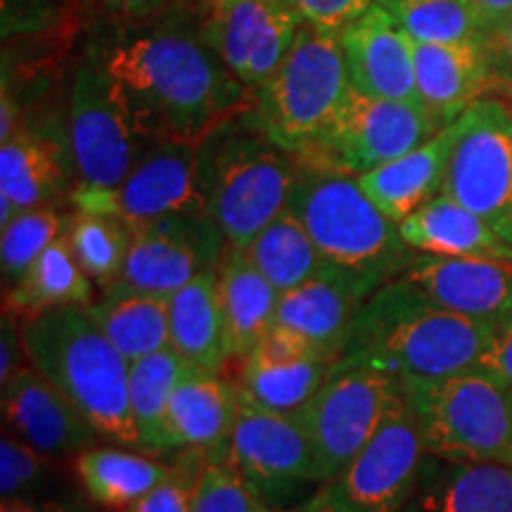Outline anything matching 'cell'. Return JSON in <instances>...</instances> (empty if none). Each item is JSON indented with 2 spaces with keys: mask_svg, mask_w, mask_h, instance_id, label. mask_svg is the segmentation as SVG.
<instances>
[{
  "mask_svg": "<svg viewBox=\"0 0 512 512\" xmlns=\"http://www.w3.org/2000/svg\"><path fill=\"white\" fill-rule=\"evenodd\" d=\"M204 0L124 27L95 48L145 143L204 145L256 110V95L228 72L200 31Z\"/></svg>",
  "mask_w": 512,
  "mask_h": 512,
  "instance_id": "1",
  "label": "cell"
},
{
  "mask_svg": "<svg viewBox=\"0 0 512 512\" xmlns=\"http://www.w3.org/2000/svg\"><path fill=\"white\" fill-rule=\"evenodd\" d=\"M496 328L441 309L396 278L363 304L344 356L380 368L401 382L475 373Z\"/></svg>",
  "mask_w": 512,
  "mask_h": 512,
  "instance_id": "2",
  "label": "cell"
},
{
  "mask_svg": "<svg viewBox=\"0 0 512 512\" xmlns=\"http://www.w3.org/2000/svg\"><path fill=\"white\" fill-rule=\"evenodd\" d=\"M19 325L29 366L74 403L100 439L140 451L128 401L131 363L100 330L88 306H62Z\"/></svg>",
  "mask_w": 512,
  "mask_h": 512,
  "instance_id": "3",
  "label": "cell"
},
{
  "mask_svg": "<svg viewBox=\"0 0 512 512\" xmlns=\"http://www.w3.org/2000/svg\"><path fill=\"white\" fill-rule=\"evenodd\" d=\"M287 211L297 216L325 268L354 280L370 297L411 266L399 223L384 216L356 176L299 166Z\"/></svg>",
  "mask_w": 512,
  "mask_h": 512,
  "instance_id": "4",
  "label": "cell"
},
{
  "mask_svg": "<svg viewBox=\"0 0 512 512\" xmlns=\"http://www.w3.org/2000/svg\"><path fill=\"white\" fill-rule=\"evenodd\" d=\"M207 214L230 247L247 249L290 204L299 164L264 136L252 114L204 143Z\"/></svg>",
  "mask_w": 512,
  "mask_h": 512,
  "instance_id": "5",
  "label": "cell"
},
{
  "mask_svg": "<svg viewBox=\"0 0 512 512\" xmlns=\"http://www.w3.org/2000/svg\"><path fill=\"white\" fill-rule=\"evenodd\" d=\"M349 93L337 36L302 27L283 64L254 93L252 117L273 145L302 164L328 136Z\"/></svg>",
  "mask_w": 512,
  "mask_h": 512,
  "instance_id": "6",
  "label": "cell"
},
{
  "mask_svg": "<svg viewBox=\"0 0 512 512\" xmlns=\"http://www.w3.org/2000/svg\"><path fill=\"white\" fill-rule=\"evenodd\" d=\"M401 384L427 456L512 467V389L482 370Z\"/></svg>",
  "mask_w": 512,
  "mask_h": 512,
  "instance_id": "7",
  "label": "cell"
},
{
  "mask_svg": "<svg viewBox=\"0 0 512 512\" xmlns=\"http://www.w3.org/2000/svg\"><path fill=\"white\" fill-rule=\"evenodd\" d=\"M403 384L380 368L337 358L328 380L297 413L316 451L323 484L337 477L380 430Z\"/></svg>",
  "mask_w": 512,
  "mask_h": 512,
  "instance_id": "8",
  "label": "cell"
},
{
  "mask_svg": "<svg viewBox=\"0 0 512 512\" xmlns=\"http://www.w3.org/2000/svg\"><path fill=\"white\" fill-rule=\"evenodd\" d=\"M69 204L76 211L117 216L131 230H140L166 216L207 214L204 145L152 140L117 188L76 190Z\"/></svg>",
  "mask_w": 512,
  "mask_h": 512,
  "instance_id": "9",
  "label": "cell"
},
{
  "mask_svg": "<svg viewBox=\"0 0 512 512\" xmlns=\"http://www.w3.org/2000/svg\"><path fill=\"white\" fill-rule=\"evenodd\" d=\"M441 195L463 204L512 245V107L484 98L453 121Z\"/></svg>",
  "mask_w": 512,
  "mask_h": 512,
  "instance_id": "10",
  "label": "cell"
},
{
  "mask_svg": "<svg viewBox=\"0 0 512 512\" xmlns=\"http://www.w3.org/2000/svg\"><path fill=\"white\" fill-rule=\"evenodd\" d=\"M145 145L110 72L91 50L69 91V152L76 174L72 192L117 188Z\"/></svg>",
  "mask_w": 512,
  "mask_h": 512,
  "instance_id": "11",
  "label": "cell"
},
{
  "mask_svg": "<svg viewBox=\"0 0 512 512\" xmlns=\"http://www.w3.org/2000/svg\"><path fill=\"white\" fill-rule=\"evenodd\" d=\"M425 458L418 422L401 389L373 439L316 494L330 512H401Z\"/></svg>",
  "mask_w": 512,
  "mask_h": 512,
  "instance_id": "12",
  "label": "cell"
},
{
  "mask_svg": "<svg viewBox=\"0 0 512 512\" xmlns=\"http://www.w3.org/2000/svg\"><path fill=\"white\" fill-rule=\"evenodd\" d=\"M439 131L420 102L373 98L351 88L328 136L299 166L361 176L408 155Z\"/></svg>",
  "mask_w": 512,
  "mask_h": 512,
  "instance_id": "13",
  "label": "cell"
},
{
  "mask_svg": "<svg viewBox=\"0 0 512 512\" xmlns=\"http://www.w3.org/2000/svg\"><path fill=\"white\" fill-rule=\"evenodd\" d=\"M228 458L273 510H283L299 491L323 486L316 451L297 415L271 411L242 389Z\"/></svg>",
  "mask_w": 512,
  "mask_h": 512,
  "instance_id": "14",
  "label": "cell"
},
{
  "mask_svg": "<svg viewBox=\"0 0 512 512\" xmlns=\"http://www.w3.org/2000/svg\"><path fill=\"white\" fill-rule=\"evenodd\" d=\"M299 29L278 0H204L200 17L204 43L252 93L283 64Z\"/></svg>",
  "mask_w": 512,
  "mask_h": 512,
  "instance_id": "15",
  "label": "cell"
},
{
  "mask_svg": "<svg viewBox=\"0 0 512 512\" xmlns=\"http://www.w3.org/2000/svg\"><path fill=\"white\" fill-rule=\"evenodd\" d=\"M226 249V235L209 214L166 216L133 230L131 252L117 285L171 297L200 275L219 271Z\"/></svg>",
  "mask_w": 512,
  "mask_h": 512,
  "instance_id": "16",
  "label": "cell"
},
{
  "mask_svg": "<svg viewBox=\"0 0 512 512\" xmlns=\"http://www.w3.org/2000/svg\"><path fill=\"white\" fill-rule=\"evenodd\" d=\"M401 278L441 309L496 330L512 325V259L415 254Z\"/></svg>",
  "mask_w": 512,
  "mask_h": 512,
  "instance_id": "17",
  "label": "cell"
},
{
  "mask_svg": "<svg viewBox=\"0 0 512 512\" xmlns=\"http://www.w3.org/2000/svg\"><path fill=\"white\" fill-rule=\"evenodd\" d=\"M3 425L50 460L76 458L100 434L76 406L34 366H24L3 384Z\"/></svg>",
  "mask_w": 512,
  "mask_h": 512,
  "instance_id": "18",
  "label": "cell"
},
{
  "mask_svg": "<svg viewBox=\"0 0 512 512\" xmlns=\"http://www.w3.org/2000/svg\"><path fill=\"white\" fill-rule=\"evenodd\" d=\"M351 88L384 100H418L415 43L380 5L356 17L337 36Z\"/></svg>",
  "mask_w": 512,
  "mask_h": 512,
  "instance_id": "19",
  "label": "cell"
},
{
  "mask_svg": "<svg viewBox=\"0 0 512 512\" xmlns=\"http://www.w3.org/2000/svg\"><path fill=\"white\" fill-rule=\"evenodd\" d=\"M418 100L441 128L451 126L486 93L501 91L486 41L415 43Z\"/></svg>",
  "mask_w": 512,
  "mask_h": 512,
  "instance_id": "20",
  "label": "cell"
},
{
  "mask_svg": "<svg viewBox=\"0 0 512 512\" xmlns=\"http://www.w3.org/2000/svg\"><path fill=\"white\" fill-rule=\"evenodd\" d=\"M240 406V387L221 373L188 366L171 396L164 425L166 453L200 448L209 458L228 456Z\"/></svg>",
  "mask_w": 512,
  "mask_h": 512,
  "instance_id": "21",
  "label": "cell"
},
{
  "mask_svg": "<svg viewBox=\"0 0 512 512\" xmlns=\"http://www.w3.org/2000/svg\"><path fill=\"white\" fill-rule=\"evenodd\" d=\"M370 299L354 280L325 268L318 278L280 294L275 323L285 325L311 342L332 361L344 356L351 330Z\"/></svg>",
  "mask_w": 512,
  "mask_h": 512,
  "instance_id": "22",
  "label": "cell"
},
{
  "mask_svg": "<svg viewBox=\"0 0 512 512\" xmlns=\"http://www.w3.org/2000/svg\"><path fill=\"white\" fill-rule=\"evenodd\" d=\"M67 157L62 145L48 133L19 128L0 143V226L29 209L53 207L67 192Z\"/></svg>",
  "mask_w": 512,
  "mask_h": 512,
  "instance_id": "23",
  "label": "cell"
},
{
  "mask_svg": "<svg viewBox=\"0 0 512 512\" xmlns=\"http://www.w3.org/2000/svg\"><path fill=\"white\" fill-rule=\"evenodd\" d=\"M401 512H512V467L427 456Z\"/></svg>",
  "mask_w": 512,
  "mask_h": 512,
  "instance_id": "24",
  "label": "cell"
},
{
  "mask_svg": "<svg viewBox=\"0 0 512 512\" xmlns=\"http://www.w3.org/2000/svg\"><path fill=\"white\" fill-rule=\"evenodd\" d=\"M451 143L453 124L441 128L437 136L415 147L408 155L356 176L358 185L384 216L396 223L406 221L420 207L441 195Z\"/></svg>",
  "mask_w": 512,
  "mask_h": 512,
  "instance_id": "25",
  "label": "cell"
},
{
  "mask_svg": "<svg viewBox=\"0 0 512 512\" xmlns=\"http://www.w3.org/2000/svg\"><path fill=\"white\" fill-rule=\"evenodd\" d=\"M216 280L228 356L247 358L275 325L280 292L249 261L245 249L230 245L223 254Z\"/></svg>",
  "mask_w": 512,
  "mask_h": 512,
  "instance_id": "26",
  "label": "cell"
},
{
  "mask_svg": "<svg viewBox=\"0 0 512 512\" xmlns=\"http://www.w3.org/2000/svg\"><path fill=\"white\" fill-rule=\"evenodd\" d=\"M399 230L403 242L420 254L458 256V259H512V245L484 219L446 195H437L406 221H401Z\"/></svg>",
  "mask_w": 512,
  "mask_h": 512,
  "instance_id": "27",
  "label": "cell"
},
{
  "mask_svg": "<svg viewBox=\"0 0 512 512\" xmlns=\"http://www.w3.org/2000/svg\"><path fill=\"white\" fill-rule=\"evenodd\" d=\"M216 273H204L169 297V347L188 366L221 373L228 361Z\"/></svg>",
  "mask_w": 512,
  "mask_h": 512,
  "instance_id": "28",
  "label": "cell"
},
{
  "mask_svg": "<svg viewBox=\"0 0 512 512\" xmlns=\"http://www.w3.org/2000/svg\"><path fill=\"white\" fill-rule=\"evenodd\" d=\"M150 456L124 446H91L74 458V470L93 503L128 510L169 477L171 460Z\"/></svg>",
  "mask_w": 512,
  "mask_h": 512,
  "instance_id": "29",
  "label": "cell"
},
{
  "mask_svg": "<svg viewBox=\"0 0 512 512\" xmlns=\"http://www.w3.org/2000/svg\"><path fill=\"white\" fill-rule=\"evenodd\" d=\"M93 280L83 271L69 247L67 235L57 238L43 252L22 280L5 290V311L29 320L62 306H91Z\"/></svg>",
  "mask_w": 512,
  "mask_h": 512,
  "instance_id": "30",
  "label": "cell"
},
{
  "mask_svg": "<svg viewBox=\"0 0 512 512\" xmlns=\"http://www.w3.org/2000/svg\"><path fill=\"white\" fill-rule=\"evenodd\" d=\"M88 311L128 363L169 349V297L117 285Z\"/></svg>",
  "mask_w": 512,
  "mask_h": 512,
  "instance_id": "31",
  "label": "cell"
},
{
  "mask_svg": "<svg viewBox=\"0 0 512 512\" xmlns=\"http://www.w3.org/2000/svg\"><path fill=\"white\" fill-rule=\"evenodd\" d=\"M328 356H304L292 361H273L259 354L242 358L238 387L249 399L271 411L297 415L328 380L332 366Z\"/></svg>",
  "mask_w": 512,
  "mask_h": 512,
  "instance_id": "32",
  "label": "cell"
},
{
  "mask_svg": "<svg viewBox=\"0 0 512 512\" xmlns=\"http://www.w3.org/2000/svg\"><path fill=\"white\" fill-rule=\"evenodd\" d=\"M188 363L174 349H162L138 358L128 370V401L136 422L140 451L164 456V425L171 396Z\"/></svg>",
  "mask_w": 512,
  "mask_h": 512,
  "instance_id": "33",
  "label": "cell"
},
{
  "mask_svg": "<svg viewBox=\"0 0 512 512\" xmlns=\"http://www.w3.org/2000/svg\"><path fill=\"white\" fill-rule=\"evenodd\" d=\"M249 261L280 294L297 290L325 271V261L302 221L285 211L261 230L247 249Z\"/></svg>",
  "mask_w": 512,
  "mask_h": 512,
  "instance_id": "34",
  "label": "cell"
},
{
  "mask_svg": "<svg viewBox=\"0 0 512 512\" xmlns=\"http://www.w3.org/2000/svg\"><path fill=\"white\" fill-rule=\"evenodd\" d=\"M67 242L83 271L102 290H110L124 273L128 252L133 245V230L110 214L76 211L69 216Z\"/></svg>",
  "mask_w": 512,
  "mask_h": 512,
  "instance_id": "35",
  "label": "cell"
},
{
  "mask_svg": "<svg viewBox=\"0 0 512 512\" xmlns=\"http://www.w3.org/2000/svg\"><path fill=\"white\" fill-rule=\"evenodd\" d=\"M413 43L486 41L472 0H375Z\"/></svg>",
  "mask_w": 512,
  "mask_h": 512,
  "instance_id": "36",
  "label": "cell"
},
{
  "mask_svg": "<svg viewBox=\"0 0 512 512\" xmlns=\"http://www.w3.org/2000/svg\"><path fill=\"white\" fill-rule=\"evenodd\" d=\"M69 216H62L53 207L29 209L12 216L3 226L0 238V268H3L5 290L15 287L29 266L67 233Z\"/></svg>",
  "mask_w": 512,
  "mask_h": 512,
  "instance_id": "37",
  "label": "cell"
},
{
  "mask_svg": "<svg viewBox=\"0 0 512 512\" xmlns=\"http://www.w3.org/2000/svg\"><path fill=\"white\" fill-rule=\"evenodd\" d=\"M256 491L249 486L228 456L211 458L204 467L190 512H268Z\"/></svg>",
  "mask_w": 512,
  "mask_h": 512,
  "instance_id": "38",
  "label": "cell"
},
{
  "mask_svg": "<svg viewBox=\"0 0 512 512\" xmlns=\"http://www.w3.org/2000/svg\"><path fill=\"white\" fill-rule=\"evenodd\" d=\"M209 460L200 448L178 451V456L171 460L169 477L126 512H190Z\"/></svg>",
  "mask_w": 512,
  "mask_h": 512,
  "instance_id": "39",
  "label": "cell"
},
{
  "mask_svg": "<svg viewBox=\"0 0 512 512\" xmlns=\"http://www.w3.org/2000/svg\"><path fill=\"white\" fill-rule=\"evenodd\" d=\"M50 458L24 444L15 434L3 432L0 439V494L5 501L36 498L34 494L46 484Z\"/></svg>",
  "mask_w": 512,
  "mask_h": 512,
  "instance_id": "40",
  "label": "cell"
},
{
  "mask_svg": "<svg viewBox=\"0 0 512 512\" xmlns=\"http://www.w3.org/2000/svg\"><path fill=\"white\" fill-rule=\"evenodd\" d=\"M302 27L316 29L320 34L339 36L361 17L375 0H278Z\"/></svg>",
  "mask_w": 512,
  "mask_h": 512,
  "instance_id": "41",
  "label": "cell"
},
{
  "mask_svg": "<svg viewBox=\"0 0 512 512\" xmlns=\"http://www.w3.org/2000/svg\"><path fill=\"white\" fill-rule=\"evenodd\" d=\"M98 3L112 19H117L124 27H133V24H145L174 10L188 8L197 0H98Z\"/></svg>",
  "mask_w": 512,
  "mask_h": 512,
  "instance_id": "42",
  "label": "cell"
},
{
  "mask_svg": "<svg viewBox=\"0 0 512 512\" xmlns=\"http://www.w3.org/2000/svg\"><path fill=\"white\" fill-rule=\"evenodd\" d=\"M27 351L22 344V325L19 318L10 311H3V325H0V387L10 380L17 370L29 366Z\"/></svg>",
  "mask_w": 512,
  "mask_h": 512,
  "instance_id": "43",
  "label": "cell"
},
{
  "mask_svg": "<svg viewBox=\"0 0 512 512\" xmlns=\"http://www.w3.org/2000/svg\"><path fill=\"white\" fill-rule=\"evenodd\" d=\"M479 370L489 377H494L503 384V387L512 389V325L498 330V335L491 342V347L486 349L479 363Z\"/></svg>",
  "mask_w": 512,
  "mask_h": 512,
  "instance_id": "44",
  "label": "cell"
},
{
  "mask_svg": "<svg viewBox=\"0 0 512 512\" xmlns=\"http://www.w3.org/2000/svg\"><path fill=\"white\" fill-rule=\"evenodd\" d=\"M472 3H475L486 43L494 48L512 24V0H472Z\"/></svg>",
  "mask_w": 512,
  "mask_h": 512,
  "instance_id": "45",
  "label": "cell"
},
{
  "mask_svg": "<svg viewBox=\"0 0 512 512\" xmlns=\"http://www.w3.org/2000/svg\"><path fill=\"white\" fill-rule=\"evenodd\" d=\"M0 512H86L79 505L67 501H55V498H19V501H5Z\"/></svg>",
  "mask_w": 512,
  "mask_h": 512,
  "instance_id": "46",
  "label": "cell"
},
{
  "mask_svg": "<svg viewBox=\"0 0 512 512\" xmlns=\"http://www.w3.org/2000/svg\"><path fill=\"white\" fill-rule=\"evenodd\" d=\"M491 53H494L498 81H501V91L512 95V24H510V29L505 31L501 43H496V46L491 48Z\"/></svg>",
  "mask_w": 512,
  "mask_h": 512,
  "instance_id": "47",
  "label": "cell"
},
{
  "mask_svg": "<svg viewBox=\"0 0 512 512\" xmlns=\"http://www.w3.org/2000/svg\"><path fill=\"white\" fill-rule=\"evenodd\" d=\"M268 512H330L328 505L323 503V498H320L318 494H311L309 498H306L304 503L299 505H292V508H283V510H268Z\"/></svg>",
  "mask_w": 512,
  "mask_h": 512,
  "instance_id": "48",
  "label": "cell"
},
{
  "mask_svg": "<svg viewBox=\"0 0 512 512\" xmlns=\"http://www.w3.org/2000/svg\"><path fill=\"white\" fill-rule=\"evenodd\" d=\"M508 98H510V102H512V95H508ZM512 107V105H510Z\"/></svg>",
  "mask_w": 512,
  "mask_h": 512,
  "instance_id": "49",
  "label": "cell"
}]
</instances>
